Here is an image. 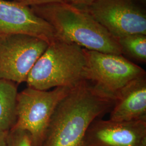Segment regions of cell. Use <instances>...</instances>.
Segmentation results:
<instances>
[{
    "instance_id": "obj_14",
    "label": "cell",
    "mask_w": 146,
    "mask_h": 146,
    "mask_svg": "<svg viewBox=\"0 0 146 146\" xmlns=\"http://www.w3.org/2000/svg\"><path fill=\"white\" fill-rule=\"evenodd\" d=\"M22 5L33 7L37 5H43L47 3H54V2H64L63 0H13Z\"/></svg>"
},
{
    "instance_id": "obj_9",
    "label": "cell",
    "mask_w": 146,
    "mask_h": 146,
    "mask_svg": "<svg viewBox=\"0 0 146 146\" xmlns=\"http://www.w3.org/2000/svg\"><path fill=\"white\" fill-rule=\"evenodd\" d=\"M26 35L49 44L56 39L55 31L30 7L15 1L0 0V36Z\"/></svg>"
},
{
    "instance_id": "obj_1",
    "label": "cell",
    "mask_w": 146,
    "mask_h": 146,
    "mask_svg": "<svg viewBox=\"0 0 146 146\" xmlns=\"http://www.w3.org/2000/svg\"><path fill=\"white\" fill-rule=\"evenodd\" d=\"M115 102L114 96L84 81L58 104L40 146H84L89 126L110 111Z\"/></svg>"
},
{
    "instance_id": "obj_11",
    "label": "cell",
    "mask_w": 146,
    "mask_h": 146,
    "mask_svg": "<svg viewBox=\"0 0 146 146\" xmlns=\"http://www.w3.org/2000/svg\"><path fill=\"white\" fill-rule=\"evenodd\" d=\"M17 84L0 79V131H9L15 125Z\"/></svg>"
},
{
    "instance_id": "obj_10",
    "label": "cell",
    "mask_w": 146,
    "mask_h": 146,
    "mask_svg": "<svg viewBox=\"0 0 146 146\" xmlns=\"http://www.w3.org/2000/svg\"><path fill=\"white\" fill-rule=\"evenodd\" d=\"M114 121H146V78H136L126 84L115 96L110 111Z\"/></svg>"
},
{
    "instance_id": "obj_15",
    "label": "cell",
    "mask_w": 146,
    "mask_h": 146,
    "mask_svg": "<svg viewBox=\"0 0 146 146\" xmlns=\"http://www.w3.org/2000/svg\"><path fill=\"white\" fill-rule=\"evenodd\" d=\"M97 0H63V2L68 4L84 8L92 5Z\"/></svg>"
},
{
    "instance_id": "obj_5",
    "label": "cell",
    "mask_w": 146,
    "mask_h": 146,
    "mask_svg": "<svg viewBox=\"0 0 146 146\" xmlns=\"http://www.w3.org/2000/svg\"><path fill=\"white\" fill-rule=\"evenodd\" d=\"M87 65L86 78L104 92L114 96L126 84L146 76L145 70L122 55L84 49Z\"/></svg>"
},
{
    "instance_id": "obj_4",
    "label": "cell",
    "mask_w": 146,
    "mask_h": 146,
    "mask_svg": "<svg viewBox=\"0 0 146 146\" xmlns=\"http://www.w3.org/2000/svg\"><path fill=\"white\" fill-rule=\"evenodd\" d=\"M67 87L42 90L28 87L17 96L15 125L26 131L32 146H40L52 114L60 102L70 92Z\"/></svg>"
},
{
    "instance_id": "obj_7",
    "label": "cell",
    "mask_w": 146,
    "mask_h": 146,
    "mask_svg": "<svg viewBox=\"0 0 146 146\" xmlns=\"http://www.w3.org/2000/svg\"><path fill=\"white\" fill-rule=\"evenodd\" d=\"M82 9L116 38L146 35V10L140 0H97Z\"/></svg>"
},
{
    "instance_id": "obj_8",
    "label": "cell",
    "mask_w": 146,
    "mask_h": 146,
    "mask_svg": "<svg viewBox=\"0 0 146 146\" xmlns=\"http://www.w3.org/2000/svg\"><path fill=\"white\" fill-rule=\"evenodd\" d=\"M84 146H146V121L97 119L89 126Z\"/></svg>"
},
{
    "instance_id": "obj_6",
    "label": "cell",
    "mask_w": 146,
    "mask_h": 146,
    "mask_svg": "<svg viewBox=\"0 0 146 146\" xmlns=\"http://www.w3.org/2000/svg\"><path fill=\"white\" fill-rule=\"evenodd\" d=\"M42 39L26 35L0 36V79L26 82L31 69L48 46Z\"/></svg>"
},
{
    "instance_id": "obj_12",
    "label": "cell",
    "mask_w": 146,
    "mask_h": 146,
    "mask_svg": "<svg viewBox=\"0 0 146 146\" xmlns=\"http://www.w3.org/2000/svg\"><path fill=\"white\" fill-rule=\"evenodd\" d=\"M123 54L136 60L146 61V35H131L117 38Z\"/></svg>"
},
{
    "instance_id": "obj_2",
    "label": "cell",
    "mask_w": 146,
    "mask_h": 146,
    "mask_svg": "<svg viewBox=\"0 0 146 146\" xmlns=\"http://www.w3.org/2000/svg\"><path fill=\"white\" fill-rule=\"evenodd\" d=\"M31 8L52 26L57 39L73 43L89 50L122 55L117 38L84 9L65 2Z\"/></svg>"
},
{
    "instance_id": "obj_3",
    "label": "cell",
    "mask_w": 146,
    "mask_h": 146,
    "mask_svg": "<svg viewBox=\"0 0 146 146\" xmlns=\"http://www.w3.org/2000/svg\"><path fill=\"white\" fill-rule=\"evenodd\" d=\"M84 49L55 39L50 42L28 76V87L42 90L52 88H74L86 78Z\"/></svg>"
},
{
    "instance_id": "obj_16",
    "label": "cell",
    "mask_w": 146,
    "mask_h": 146,
    "mask_svg": "<svg viewBox=\"0 0 146 146\" xmlns=\"http://www.w3.org/2000/svg\"><path fill=\"white\" fill-rule=\"evenodd\" d=\"M9 131H0V146H7Z\"/></svg>"
},
{
    "instance_id": "obj_13",
    "label": "cell",
    "mask_w": 146,
    "mask_h": 146,
    "mask_svg": "<svg viewBox=\"0 0 146 146\" xmlns=\"http://www.w3.org/2000/svg\"><path fill=\"white\" fill-rule=\"evenodd\" d=\"M7 146H32L29 134L24 130L13 128L8 133Z\"/></svg>"
}]
</instances>
